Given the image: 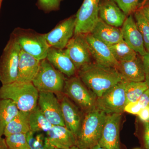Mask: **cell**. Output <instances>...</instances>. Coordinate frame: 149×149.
Returning <instances> with one entry per match:
<instances>
[{
	"instance_id": "cell-27",
	"label": "cell",
	"mask_w": 149,
	"mask_h": 149,
	"mask_svg": "<svg viewBox=\"0 0 149 149\" xmlns=\"http://www.w3.org/2000/svg\"><path fill=\"white\" fill-rule=\"evenodd\" d=\"M148 88L145 81L128 82L125 88L126 104L128 103L138 101L143 93Z\"/></svg>"
},
{
	"instance_id": "cell-33",
	"label": "cell",
	"mask_w": 149,
	"mask_h": 149,
	"mask_svg": "<svg viewBox=\"0 0 149 149\" xmlns=\"http://www.w3.org/2000/svg\"><path fill=\"white\" fill-rule=\"evenodd\" d=\"M142 109L143 108L138 101L126 104L124 107V111L131 114L138 115Z\"/></svg>"
},
{
	"instance_id": "cell-14",
	"label": "cell",
	"mask_w": 149,
	"mask_h": 149,
	"mask_svg": "<svg viewBox=\"0 0 149 149\" xmlns=\"http://www.w3.org/2000/svg\"><path fill=\"white\" fill-rule=\"evenodd\" d=\"M121 113L107 114L98 144L105 149H120L119 130Z\"/></svg>"
},
{
	"instance_id": "cell-35",
	"label": "cell",
	"mask_w": 149,
	"mask_h": 149,
	"mask_svg": "<svg viewBox=\"0 0 149 149\" xmlns=\"http://www.w3.org/2000/svg\"><path fill=\"white\" fill-rule=\"evenodd\" d=\"M139 102L143 108L146 107H149V87L143 93L139 99Z\"/></svg>"
},
{
	"instance_id": "cell-16",
	"label": "cell",
	"mask_w": 149,
	"mask_h": 149,
	"mask_svg": "<svg viewBox=\"0 0 149 149\" xmlns=\"http://www.w3.org/2000/svg\"><path fill=\"white\" fill-rule=\"evenodd\" d=\"M92 57L97 64L116 68L118 62L112 54L109 46L97 40L91 33L86 35Z\"/></svg>"
},
{
	"instance_id": "cell-7",
	"label": "cell",
	"mask_w": 149,
	"mask_h": 149,
	"mask_svg": "<svg viewBox=\"0 0 149 149\" xmlns=\"http://www.w3.org/2000/svg\"><path fill=\"white\" fill-rule=\"evenodd\" d=\"M63 93L84 113L96 107L97 97L77 75L66 78Z\"/></svg>"
},
{
	"instance_id": "cell-6",
	"label": "cell",
	"mask_w": 149,
	"mask_h": 149,
	"mask_svg": "<svg viewBox=\"0 0 149 149\" xmlns=\"http://www.w3.org/2000/svg\"><path fill=\"white\" fill-rule=\"evenodd\" d=\"M21 48L12 35L0 57V81L2 85L16 81Z\"/></svg>"
},
{
	"instance_id": "cell-19",
	"label": "cell",
	"mask_w": 149,
	"mask_h": 149,
	"mask_svg": "<svg viewBox=\"0 0 149 149\" xmlns=\"http://www.w3.org/2000/svg\"><path fill=\"white\" fill-rule=\"evenodd\" d=\"M41 61L21 50L17 81L32 83L39 71Z\"/></svg>"
},
{
	"instance_id": "cell-45",
	"label": "cell",
	"mask_w": 149,
	"mask_h": 149,
	"mask_svg": "<svg viewBox=\"0 0 149 149\" xmlns=\"http://www.w3.org/2000/svg\"></svg>"
},
{
	"instance_id": "cell-38",
	"label": "cell",
	"mask_w": 149,
	"mask_h": 149,
	"mask_svg": "<svg viewBox=\"0 0 149 149\" xmlns=\"http://www.w3.org/2000/svg\"><path fill=\"white\" fill-rule=\"evenodd\" d=\"M145 124V132H144V141L145 147L147 149H149V123H144Z\"/></svg>"
},
{
	"instance_id": "cell-15",
	"label": "cell",
	"mask_w": 149,
	"mask_h": 149,
	"mask_svg": "<svg viewBox=\"0 0 149 149\" xmlns=\"http://www.w3.org/2000/svg\"><path fill=\"white\" fill-rule=\"evenodd\" d=\"M123 39L130 48L143 56L147 53L143 39L132 15L127 17L121 27Z\"/></svg>"
},
{
	"instance_id": "cell-44",
	"label": "cell",
	"mask_w": 149,
	"mask_h": 149,
	"mask_svg": "<svg viewBox=\"0 0 149 149\" xmlns=\"http://www.w3.org/2000/svg\"></svg>"
},
{
	"instance_id": "cell-1",
	"label": "cell",
	"mask_w": 149,
	"mask_h": 149,
	"mask_svg": "<svg viewBox=\"0 0 149 149\" xmlns=\"http://www.w3.org/2000/svg\"><path fill=\"white\" fill-rule=\"evenodd\" d=\"M77 75L97 98L123 80L116 68L96 63L83 67L77 70Z\"/></svg>"
},
{
	"instance_id": "cell-37",
	"label": "cell",
	"mask_w": 149,
	"mask_h": 149,
	"mask_svg": "<svg viewBox=\"0 0 149 149\" xmlns=\"http://www.w3.org/2000/svg\"><path fill=\"white\" fill-rule=\"evenodd\" d=\"M138 9L141 11L149 21V0H147L143 4L139 6Z\"/></svg>"
},
{
	"instance_id": "cell-5",
	"label": "cell",
	"mask_w": 149,
	"mask_h": 149,
	"mask_svg": "<svg viewBox=\"0 0 149 149\" xmlns=\"http://www.w3.org/2000/svg\"><path fill=\"white\" fill-rule=\"evenodd\" d=\"M65 79L64 74L46 58L41 61L40 69L32 83L39 92L56 94L63 92Z\"/></svg>"
},
{
	"instance_id": "cell-9",
	"label": "cell",
	"mask_w": 149,
	"mask_h": 149,
	"mask_svg": "<svg viewBox=\"0 0 149 149\" xmlns=\"http://www.w3.org/2000/svg\"><path fill=\"white\" fill-rule=\"evenodd\" d=\"M101 0H83L75 15L74 35H87L91 33L99 18V6Z\"/></svg>"
},
{
	"instance_id": "cell-42",
	"label": "cell",
	"mask_w": 149,
	"mask_h": 149,
	"mask_svg": "<svg viewBox=\"0 0 149 149\" xmlns=\"http://www.w3.org/2000/svg\"><path fill=\"white\" fill-rule=\"evenodd\" d=\"M146 1L147 0H142V2H141L140 3V6H141V5L143 4V3H145V2H146Z\"/></svg>"
},
{
	"instance_id": "cell-36",
	"label": "cell",
	"mask_w": 149,
	"mask_h": 149,
	"mask_svg": "<svg viewBox=\"0 0 149 149\" xmlns=\"http://www.w3.org/2000/svg\"><path fill=\"white\" fill-rule=\"evenodd\" d=\"M140 119L144 123L149 122V107L142 109L138 114Z\"/></svg>"
},
{
	"instance_id": "cell-18",
	"label": "cell",
	"mask_w": 149,
	"mask_h": 149,
	"mask_svg": "<svg viewBox=\"0 0 149 149\" xmlns=\"http://www.w3.org/2000/svg\"><path fill=\"white\" fill-rule=\"evenodd\" d=\"M99 15L107 24L118 28L122 27L127 17L114 0H101Z\"/></svg>"
},
{
	"instance_id": "cell-34",
	"label": "cell",
	"mask_w": 149,
	"mask_h": 149,
	"mask_svg": "<svg viewBox=\"0 0 149 149\" xmlns=\"http://www.w3.org/2000/svg\"><path fill=\"white\" fill-rule=\"evenodd\" d=\"M143 62L144 70L145 74V81L149 87V53H147L142 56Z\"/></svg>"
},
{
	"instance_id": "cell-39",
	"label": "cell",
	"mask_w": 149,
	"mask_h": 149,
	"mask_svg": "<svg viewBox=\"0 0 149 149\" xmlns=\"http://www.w3.org/2000/svg\"><path fill=\"white\" fill-rule=\"evenodd\" d=\"M0 149H8L5 139L3 138L2 137H0Z\"/></svg>"
},
{
	"instance_id": "cell-31",
	"label": "cell",
	"mask_w": 149,
	"mask_h": 149,
	"mask_svg": "<svg viewBox=\"0 0 149 149\" xmlns=\"http://www.w3.org/2000/svg\"><path fill=\"white\" fill-rule=\"evenodd\" d=\"M126 16L132 15L139 8L140 0H114Z\"/></svg>"
},
{
	"instance_id": "cell-41",
	"label": "cell",
	"mask_w": 149,
	"mask_h": 149,
	"mask_svg": "<svg viewBox=\"0 0 149 149\" xmlns=\"http://www.w3.org/2000/svg\"><path fill=\"white\" fill-rule=\"evenodd\" d=\"M54 149H80L77 147L76 146H73L70 147V148H65V149H59L56 148H55Z\"/></svg>"
},
{
	"instance_id": "cell-4",
	"label": "cell",
	"mask_w": 149,
	"mask_h": 149,
	"mask_svg": "<svg viewBox=\"0 0 149 149\" xmlns=\"http://www.w3.org/2000/svg\"><path fill=\"white\" fill-rule=\"evenodd\" d=\"M21 50L40 61L47 58L50 47L46 34H41L30 29L18 27L12 33Z\"/></svg>"
},
{
	"instance_id": "cell-17",
	"label": "cell",
	"mask_w": 149,
	"mask_h": 149,
	"mask_svg": "<svg viewBox=\"0 0 149 149\" xmlns=\"http://www.w3.org/2000/svg\"><path fill=\"white\" fill-rule=\"evenodd\" d=\"M46 59L56 69L67 77H72L77 74V69L65 49H61L50 47Z\"/></svg>"
},
{
	"instance_id": "cell-26",
	"label": "cell",
	"mask_w": 149,
	"mask_h": 149,
	"mask_svg": "<svg viewBox=\"0 0 149 149\" xmlns=\"http://www.w3.org/2000/svg\"><path fill=\"white\" fill-rule=\"evenodd\" d=\"M109 47L113 55L118 63L132 60L138 56V54L123 40Z\"/></svg>"
},
{
	"instance_id": "cell-21",
	"label": "cell",
	"mask_w": 149,
	"mask_h": 149,
	"mask_svg": "<svg viewBox=\"0 0 149 149\" xmlns=\"http://www.w3.org/2000/svg\"><path fill=\"white\" fill-rule=\"evenodd\" d=\"M49 143L54 148H68L76 146V138L65 126L53 125L47 132Z\"/></svg>"
},
{
	"instance_id": "cell-25",
	"label": "cell",
	"mask_w": 149,
	"mask_h": 149,
	"mask_svg": "<svg viewBox=\"0 0 149 149\" xmlns=\"http://www.w3.org/2000/svg\"><path fill=\"white\" fill-rule=\"evenodd\" d=\"M30 131L33 133L47 132L53 125L46 118L38 105L29 112Z\"/></svg>"
},
{
	"instance_id": "cell-32",
	"label": "cell",
	"mask_w": 149,
	"mask_h": 149,
	"mask_svg": "<svg viewBox=\"0 0 149 149\" xmlns=\"http://www.w3.org/2000/svg\"><path fill=\"white\" fill-rule=\"evenodd\" d=\"M63 0H38L37 6L39 8L45 13L58 10L61 3Z\"/></svg>"
},
{
	"instance_id": "cell-43",
	"label": "cell",
	"mask_w": 149,
	"mask_h": 149,
	"mask_svg": "<svg viewBox=\"0 0 149 149\" xmlns=\"http://www.w3.org/2000/svg\"><path fill=\"white\" fill-rule=\"evenodd\" d=\"M3 0H0V8H1V5L2 2Z\"/></svg>"
},
{
	"instance_id": "cell-30",
	"label": "cell",
	"mask_w": 149,
	"mask_h": 149,
	"mask_svg": "<svg viewBox=\"0 0 149 149\" xmlns=\"http://www.w3.org/2000/svg\"><path fill=\"white\" fill-rule=\"evenodd\" d=\"M8 149H30L27 139V134L17 133L6 137Z\"/></svg>"
},
{
	"instance_id": "cell-3",
	"label": "cell",
	"mask_w": 149,
	"mask_h": 149,
	"mask_svg": "<svg viewBox=\"0 0 149 149\" xmlns=\"http://www.w3.org/2000/svg\"><path fill=\"white\" fill-rule=\"evenodd\" d=\"M39 91L32 83L15 81L0 88V99H9L20 111L29 112L37 105Z\"/></svg>"
},
{
	"instance_id": "cell-11",
	"label": "cell",
	"mask_w": 149,
	"mask_h": 149,
	"mask_svg": "<svg viewBox=\"0 0 149 149\" xmlns=\"http://www.w3.org/2000/svg\"><path fill=\"white\" fill-rule=\"evenodd\" d=\"M55 95L60 103L65 126L76 138L81 128L84 113L64 93Z\"/></svg>"
},
{
	"instance_id": "cell-40",
	"label": "cell",
	"mask_w": 149,
	"mask_h": 149,
	"mask_svg": "<svg viewBox=\"0 0 149 149\" xmlns=\"http://www.w3.org/2000/svg\"><path fill=\"white\" fill-rule=\"evenodd\" d=\"M88 149H105L103 147L101 146L99 144H97V145H95V146H94L92 148H91Z\"/></svg>"
},
{
	"instance_id": "cell-28",
	"label": "cell",
	"mask_w": 149,
	"mask_h": 149,
	"mask_svg": "<svg viewBox=\"0 0 149 149\" xmlns=\"http://www.w3.org/2000/svg\"><path fill=\"white\" fill-rule=\"evenodd\" d=\"M133 14L136 24L143 39L145 48L147 52L149 53V21L139 9H137Z\"/></svg>"
},
{
	"instance_id": "cell-13",
	"label": "cell",
	"mask_w": 149,
	"mask_h": 149,
	"mask_svg": "<svg viewBox=\"0 0 149 149\" xmlns=\"http://www.w3.org/2000/svg\"><path fill=\"white\" fill-rule=\"evenodd\" d=\"M37 105L46 118L53 125L65 126L60 103L54 93L39 92Z\"/></svg>"
},
{
	"instance_id": "cell-29",
	"label": "cell",
	"mask_w": 149,
	"mask_h": 149,
	"mask_svg": "<svg viewBox=\"0 0 149 149\" xmlns=\"http://www.w3.org/2000/svg\"><path fill=\"white\" fill-rule=\"evenodd\" d=\"M35 133L30 131L27 134V139L30 149H54L49 143L47 137L42 133L34 136Z\"/></svg>"
},
{
	"instance_id": "cell-23",
	"label": "cell",
	"mask_w": 149,
	"mask_h": 149,
	"mask_svg": "<svg viewBox=\"0 0 149 149\" xmlns=\"http://www.w3.org/2000/svg\"><path fill=\"white\" fill-rule=\"evenodd\" d=\"M29 112L19 111L6 127L3 135L5 137L17 133L27 134L30 131Z\"/></svg>"
},
{
	"instance_id": "cell-2",
	"label": "cell",
	"mask_w": 149,
	"mask_h": 149,
	"mask_svg": "<svg viewBox=\"0 0 149 149\" xmlns=\"http://www.w3.org/2000/svg\"><path fill=\"white\" fill-rule=\"evenodd\" d=\"M107 114L97 107L84 113L76 146L80 149L91 148L97 144L101 136Z\"/></svg>"
},
{
	"instance_id": "cell-10",
	"label": "cell",
	"mask_w": 149,
	"mask_h": 149,
	"mask_svg": "<svg viewBox=\"0 0 149 149\" xmlns=\"http://www.w3.org/2000/svg\"><path fill=\"white\" fill-rule=\"evenodd\" d=\"M65 49L77 71L92 63L93 57L86 35H74Z\"/></svg>"
},
{
	"instance_id": "cell-8",
	"label": "cell",
	"mask_w": 149,
	"mask_h": 149,
	"mask_svg": "<svg viewBox=\"0 0 149 149\" xmlns=\"http://www.w3.org/2000/svg\"><path fill=\"white\" fill-rule=\"evenodd\" d=\"M128 82L123 79L97 97L96 107L107 114L122 113L126 104L125 88Z\"/></svg>"
},
{
	"instance_id": "cell-22",
	"label": "cell",
	"mask_w": 149,
	"mask_h": 149,
	"mask_svg": "<svg viewBox=\"0 0 149 149\" xmlns=\"http://www.w3.org/2000/svg\"><path fill=\"white\" fill-rule=\"evenodd\" d=\"M91 34L97 40L110 46L123 40L121 29L107 24L99 18Z\"/></svg>"
},
{
	"instance_id": "cell-12",
	"label": "cell",
	"mask_w": 149,
	"mask_h": 149,
	"mask_svg": "<svg viewBox=\"0 0 149 149\" xmlns=\"http://www.w3.org/2000/svg\"><path fill=\"white\" fill-rule=\"evenodd\" d=\"M75 27V15L60 22L50 32L46 34V40L50 47L65 49L74 35Z\"/></svg>"
},
{
	"instance_id": "cell-24",
	"label": "cell",
	"mask_w": 149,
	"mask_h": 149,
	"mask_svg": "<svg viewBox=\"0 0 149 149\" xmlns=\"http://www.w3.org/2000/svg\"><path fill=\"white\" fill-rule=\"evenodd\" d=\"M19 111L16 105L11 100L0 99V137H2L6 127Z\"/></svg>"
},
{
	"instance_id": "cell-20",
	"label": "cell",
	"mask_w": 149,
	"mask_h": 149,
	"mask_svg": "<svg viewBox=\"0 0 149 149\" xmlns=\"http://www.w3.org/2000/svg\"><path fill=\"white\" fill-rule=\"evenodd\" d=\"M123 79L129 82H141L145 81V74L142 57L137 56L128 61L118 63L116 68Z\"/></svg>"
}]
</instances>
